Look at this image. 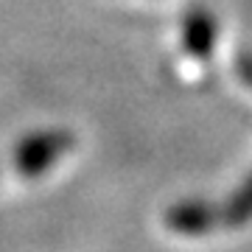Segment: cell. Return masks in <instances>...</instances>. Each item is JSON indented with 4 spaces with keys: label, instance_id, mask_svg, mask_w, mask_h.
<instances>
[{
    "label": "cell",
    "instance_id": "6da1fadb",
    "mask_svg": "<svg viewBox=\"0 0 252 252\" xmlns=\"http://www.w3.org/2000/svg\"><path fill=\"white\" fill-rule=\"evenodd\" d=\"M73 149H76V135L70 129H64V126L36 129V132L23 135L14 143L11 162H14V171L23 180H39Z\"/></svg>",
    "mask_w": 252,
    "mask_h": 252
},
{
    "label": "cell",
    "instance_id": "7a4b0ae2",
    "mask_svg": "<svg viewBox=\"0 0 252 252\" xmlns=\"http://www.w3.org/2000/svg\"><path fill=\"white\" fill-rule=\"evenodd\" d=\"M165 224L180 235H205L216 224H221V219L219 207L205 199H182L165 210Z\"/></svg>",
    "mask_w": 252,
    "mask_h": 252
},
{
    "label": "cell",
    "instance_id": "3957f363",
    "mask_svg": "<svg viewBox=\"0 0 252 252\" xmlns=\"http://www.w3.org/2000/svg\"><path fill=\"white\" fill-rule=\"evenodd\" d=\"M219 39V23L207 9H190L182 17V48L193 59H210Z\"/></svg>",
    "mask_w": 252,
    "mask_h": 252
},
{
    "label": "cell",
    "instance_id": "277c9868",
    "mask_svg": "<svg viewBox=\"0 0 252 252\" xmlns=\"http://www.w3.org/2000/svg\"><path fill=\"white\" fill-rule=\"evenodd\" d=\"M219 219L227 227H244L247 221H252V174L238 185L233 196L219 207Z\"/></svg>",
    "mask_w": 252,
    "mask_h": 252
},
{
    "label": "cell",
    "instance_id": "5b68a950",
    "mask_svg": "<svg viewBox=\"0 0 252 252\" xmlns=\"http://www.w3.org/2000/svg\"><path fill=\"white\" fill-rule=\"evenodd\" d=\"M238 76L244 79L247 87H252V56H241L238 59Z\"/></svg>",
    "mask_w": 252,
    "mask_h": 252
}]
</instances>
